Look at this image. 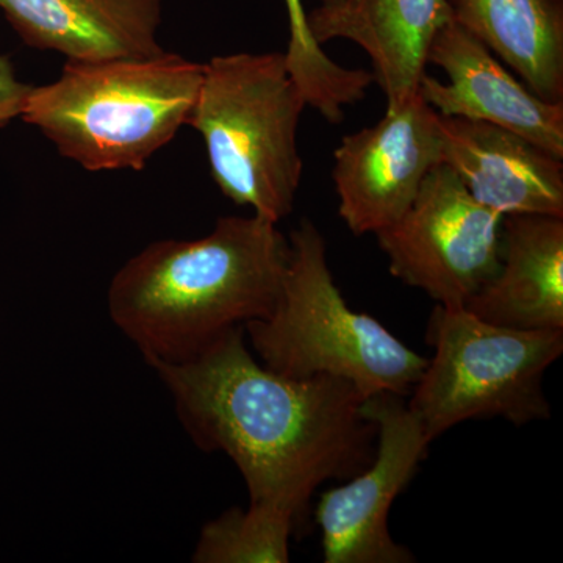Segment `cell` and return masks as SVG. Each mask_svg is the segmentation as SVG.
<instances>
[{"mask_svg": "<svg viewBox=\"0 0 563 563\" xmlns=\"http://www.w3.org/2000/svg\"><path fill=\"white\" fill-rule=\"evenodd\" d=\"M376 424V453L361 473L322 493L314 518L324 563H412L388 529L391 504L413 479L431 440L404 396L379 393L363 401Z\"/></svg>", "mask_w": 563, "mask_h": 563, "instance_id": "ba28073f", "label": "cell"}, {"mask_svg": "<svg viewBox=\"0 0 563 563\" xmlns=\"http://www.w3.org/2000/svg\"><path fill=\"white\" fill-rule=\"evenodd\" d=\"M442 163L439 113L420 92L373 128L344 136L333 154L340 218L354 235L383 231L412 206Z\"/></svg>", "mask_w": 563, "mask_h": 563, "instance_id": "9c48e42d", "label": "cell"}, {"mask_svg": "<svg viewBox=\"0 0 563 563\" xmlns=\"http://www.w3.org/2000/svg\"><path fill=\"white\" fill-rule=\"evenodd\" d=\"M428 63L450 84L421 77L418 92L442 117L465 118L518 133L563 161V103L543 101L454 20L437 33Z\"/></svg>", "mask_w": 563, "mask_h": 563, "instance_id": "30bf717a", "label": "cell"}, {"mask_svg": "<svg viewBox=\"0 0 563 563\" xmlns=\"http://www.w3.org/2000/svg\"><path fill=\"white\" fill-rule=\"evenodd\" d=\"M501 222L442 162L406 213L376 236L396 279L442 306L465 307L499 269Z\"/></svg>", "mask_w": 563, "mask_h": 563, "instance_id": "52a82bcc", "label": "cell"}, {"mask_svg": "<svg viewBox=\"0 0 563 563\" xmlns=\"http://www.w3.org/2000/svg\"><path fill=\"white\" fill-rule=\"evenodd\" d=\"M163 0H0L27 46L68 62L147 58L162 54Z\"/></svg>", "mask_w": 563, "mask_h": 563, "instance_id": "4fadbf2b", "label": "cell"}, {"mask_svg": "<svg viewBox=\"0 0 563 563\" xmlns=\"http://www.w3.org/2000/svg\"><path fill=\"white\" fill-rule=\"evenodd\" d=\"M453 20L543 101L563 103V0H450Z\"/></svg>", "mask_w": 563, "mask_h": 563, "instance_id": "9a60e30c", "label": "cell"}, {"mask_svg": "<svg viewBox=\"0 0 563 563\" xmlns=\"http://www.w3.org/2000/svg\"><path fill=\"white\" fill-rule=\"evenodd\" d=\"M340 2H343V0H320L321 5H335Z\"/></svg>", "mask_w": 563, "mask_h": 563, "instance_id": "d6986e66", "label": "cell"}, {"mask_svg": "<svg viewBox=\"0 0 563 563\" xmlns=\"http://www.w3.org/2000/svg\"><path fill=\"white\" fill-rule=\"evenodd\" d=\"M32 88L31 85L18 79L10 58L0 55V128L9 124L14 118H21Z\"/></svg>", "mask_w": 563, "mask_h": 563, "instance_id": "ac0fdd59", "label": "cell"}, {"mask_svg": "<svg viewBox=\"0 0 563 563\" xmlns=\"http://www.w3.org/2000/svg\"><path fill=\"white\" fill-rule=\"evenodd\" d=\"M290 41L284 52L288 73L301 90L307 107L320 111L325 121L339 124L344 109L365 98L374 81L373 73L347 69L329 58L310 33L302 0H285Z\"/></svg>", "mask_w": 563, "mask_h": 563, "instance_id": "2e32d148", "label": "cell"}, {"mask_svg": "<svg viewBox=\"0 0 563 563\" xmlns=\"http://www.w3.org/2000/svg\"><path fill=\"white\" fill-rule=\"evenodd\" d=\"M442 162L481 206L499 214L563 218V163L518 133L439 114Z\"/></svg>", "mask_w": 563, "mask_h": 563, "instance_id": "8fae6325", "label": "cell"}, {"mask_svg": "<svg viewBox=\"0 0 563 563\" xmlns=\"http://www.w3.org/2000/svg\"><path fill=\"white\" fill-rule=\"evenodd\" d=\"M463 309L501 328L563 331V218L504 217L499 269Z\"/></svg>", "mask_w": 563, "mask_h": 563, "instance_id": "5bb4252c", "label": "cell"}, {"mask_svg": "<svg viewBox=\"0 0 563 563\" xmlns=\"http://www.w3.org/2000/svg\"><path fill=\"white\" fill-rule=\"evenodd\" d=\"M288 258L276 222L218 218L202 239L151 243L125 262L109 288L111 321L150 365L190 362L273 312Z\"/></svg>", "mask_w": 563, "mask_h": 563, "instance_id": "7a4b0ae2", "label": "cell"}, {"mask_svg": "<svg viewBox=\"0 0 563 563\" xmlns=\"http://www.w3.org/2000/svg\"><path fill=\"white\" fill-rule=\"evenodd\" d=\"M290 258L273 312L244 325L263 365L282 376L347 380L363 398L410 396L428 358L366 313L352 310L333 280L325 240L309 218L290 236Z\"/></svg>", "mask_w": 563, "mask_h": 563, "instance_id": "277c9868", "label": "cell"}, {"mask_svg": "<svg viewBox=\"0 0 563 563\" xmlns=\"http://www.w3.org/2000/svg\"><path fill=\"white\" fill-rule=\"evenodd\" d=\"M199 450L221 451L263 504L302 517L321 484L346 481L372 463L376 424L363 395L333 376L292 379L255 361L244 328L180 365L152 363Z\"/></svg>", "mask_w": 563, "mask_h": 563, "instance_id": "6da1fadb", "label": "cell"}, {"mask_svg": "<svg viewBox=\"0 0 563 563\" xmlns=\"http://www.w3.org/2000/svg\"><path fill=\"white\" fill-rule=\"evenodd\" d=\"M426 340L433 355L407 404L431 442L477 418L525 426L551 417L543 379L562 355L563 331L501 328L437 303Z\"/></svg>", "mask_w": 563, "mask_h": 563, "instance_id": "8992f818", "label": "cell"}, {"mask_svg": "<svg viewBox=\"0 0 563 563\" xmlns=\"http://www.w3.org/2000/svg\"><path fill=\"white\" fill-rule=\"evenodd\" d=\"M307 102L284 52L218 55L203 65L187 125L201 133L210 173L236 206L279 224L302 177L298 128Z\"/></svg>", "mask_w": 563, "mask_h": 563, "instance_id": "5b68a950", "label": "cell"}, {"mask_svg": "<svg viewBox=\"0 0 563 563\" xmlns=\"http://www.w3.org/2000/svg\"><path fill=\"white\" fill-rule=\"evenodd\" d=\"M203 65L172 52L147 58L66 62L32 88L21 118L88 172H141L187 125Z\"/></svg>", "mask_w": 563, "mask_h": 563, "instance_id": "3957f363", "label": "cell"}, {"mask_svg": "<svg viewBox=\"0 0 563 563\" xmlns=\"http://www.w3.org/2000/svg\"><path fill=\"white\" fill-rule=\"evenodd\" d=\"M298 523L291 514L263 504L233 507L203 526L191 561L196 563H287Z\"/></svg>", "mask_w": 563, "mask_h": 563, "instance_id": "e0dca14e", "label": "cell"}, {"mask_svg": "<svg viewBox=\"0 0 563 563\" xmlns=\"http://www.w3.org/2000/svg\"><path fill=\"white\" fill-rule=\"evenodd\" d=\"M451 20L450 0H343L307 14L318 44L343 38L366 52L387 109L417 95L432 41Z\"/></svg>", "mask_w": 563, "mask_h": 563, "instance_id": "7c38bea8", "label": "cell"}]
</instances>
